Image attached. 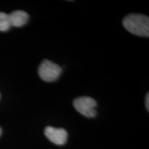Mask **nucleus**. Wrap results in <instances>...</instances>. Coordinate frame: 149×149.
Instances as JSON below:
<instances>
[{
    "label": "nucleus",
    "mask_w": 149,
    "mask_h": 149,
    "mask_svg": "<svg viewBox=\"0 0 149 149\" xmlns=\"http://www.w3.org/2000/svg\"><path fill=\"white\" fill-rule=\"evenodd\" d=\"M123 26L128 32L141 37H148L149 18L141 14H130L123 19Z\"/></svg>",
    "instance_id": "1"
},
{
    "label": "nucleus",
    "mask_w": 149,
    "mask_h": 149,
    "mask_svg": "<svg viewBox=\"0 0 149 149\" xmlns=\"http://www.w3.org/2000/svg\"><path fill=\"white\" fill-rule=\"evenodd\" d=\"M62 72V68L53 61L44 59L38 68V73L41 79L47 82L55 81Z\"/></svg>",
    "instance_id": "2"
},
{
    "label": "nucleus",
    "mask_w": 149,
    "mask_h": 149,
    "mask_svg": "<svg viewBox=\"0 0 149 149\" xmlns=\"http://www.w3.org/2000/svg\"><path fill=\"white\" fill-rule=\"evenodd\" d=\"M73 106L80 114L87 117H94L97 114V102L88 96L79 97L73 101Z\"/></svg>",
    "instance_id": "3"
},
{
    "label": "nucleus",
    "mask_w": 149,
    "mask_h": 149,
    "mask_svg": "<svg viewBox=\"0 0 149 149\" xmlns=\"http://www.w3.org/2000/svg\"><path fill=\"white\" fill-rule=\"evenodd\" d=\"M46 137L51 142L57 145H64L68 139V133L64 128L47 126L44 130Z\"/></svg>",
    "instance_id": "4"
},
{
    "label": "nucleus",
    "mask_w": 149,
    "mask_h": 149,
    "mask_svg": "<svg viewBox=\"0 0 149 149\" xmlns=\"http://www.w3.org/2000/svg\"><path fill=\"white\" fill-rule=\"evenodd\" d=\"M9 18L11 26L21 27L27 23L29 16L25 11L15 10L9 14Z\"/></svg>",
    "instance_id": "5"
},
{
    "label": "nucleus",
    "mask_w": 149,
    "mask_h": 149,
    "mask_svg": "<svg viewBox=\"0 0 149 149\" xmlns=\"http://www.w3.org/2000/svg\"><path fill=\"white\" fill-rule=\"evenodd\" d=\"M11 27L9 14L0 12V31H7Z\"/></svg>",
    "instance_id": "6"
},
{
    "label": "nucleus",
    "mask_w": 149,
    "mask_h": 149,
    "mask_svg": "<svg viewBox=\"0 0 149 149\" xmlns=\"http://www.w3.org/2000/svg\"><path fill=\"white\" fill-rule=\"evenodd\" d=\"M146 109L147 111H149V95L148 93H147L146 96Z\"/></svg>",
    "instance_id": "7"
},
{
    "label": "nucleus",
    "mask_w": 149,
    "mask_h": 149,
    "mask_svg": "<svg viewBox=\"0 0 149 149\" xmlns=\"http://www.w3.org/2000/svg\"><path fill=\"white\" fill-rule=\"evenodd\" d=\"M1 132H2V130H1V127H0V135H1Z\"/></svg>",
    "instance_id": "8"
}]
</instances>
